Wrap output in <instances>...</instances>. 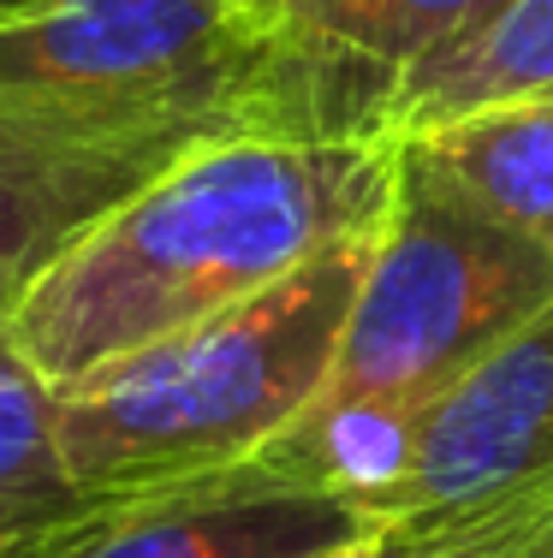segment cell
Wrapping results in <instances>:
<instances>
[{"mask_svg": "<svg viewBox=\"0 0 553 558\" xmlns=\"http://www.w3.org/2000/svg\"><path fill=\"white\" fill-rule=\"evenodd\" d=\"M399 137H232L179 155L36 279L7 339L55 392L381 232Z\"/></svg>", "mask_w": 553, "mask_h": 558, "instance_id": "cell-1", "label": "cell"}, {"mask_svg": "<svg viewBox=\"0 0 553 558\" xmlns=\"http://www.w3.org/2000/svg\"><path fill=\"white\" fill-rule=\"evenodd\" d=\"M0 119L113 149L387 137V89L250 0H55L0 31Z\"/></svg>", "mask_w": 553, "mask_h": 558, "instance_id": "cell-2", "label": "cell"}, {"mask_svg": "<svg viewBox=\"0 0 553 558\" xmlns=\"http://www.w3.org/2000/svg\"><path fill=\"white\" fill-rule=\"evenodd\" d=\"M346 238L262 298L55 392L60 470L84 499H137L256 463L334 375L369 268Z\"/></svg>", "mask_w": 553, "mask_h": 558, "instance_id": "cell-3", "label": "cell"}, {"mask_svg": "<svg viewBox=\"0 0 553 558\" xmlns=\"http://www.w3.org/2000/svg\"><path fill=\"white\" fill-rule=\"evenodd\" d=\"M548 303V250L399 137L393 208L369 244L346 339L315 404H387L423 416Z\"/></svg>", "mask_w": 553, "mask_h": 558, "instance_id": "cell-4", "label": "cell"}, {"mask_svg": "<svg viewBox=\"0 0 553 558\" xmlns=\"http://www.w3.org/2000/svg\"><path fill=\"white\" fill-rule=\"evenodd\" d=\"M553 523V303L417 416L381 558H500Z\"/></svg>", "mask_w": 553, "mask_h": 558, "instance_id": "cell-5", "label": "cell"}, {"mask_svg": "<svg viewBox=\"0 0 553 558\" xmlns=\"http://www.w3.org/2000/svg\"><path fill=\"white\" fill-rule=\"evenodd\" d=\"M363 529L351 505L244 463L167 494L89 499L12 558H315Z\"/></svg>", "mask_w": 553, "mask_h": 558, "instance_id": "cell-6", "label": "cell"}, {"mask_svg": "<svg viewBox=\"0 0 553 558\" xmlns=\"http://www.w3.org/2000/svg\"><path fill=\"white\" fill-rule=\"evenodd\" d=\"M179 155L113 149L0 119V322L96 220L161 179Z\"/></svg>", "mask_w": 553, "mask_h": 558, "instance_id": "cell-7", "label": "cell"}, {"mask_svg": "<svg viewBox=\"0 0 553 558\" xmlns=\"http://www.w3.org/2000/svg\"><path fill=\"white\" fill-rule=\"evenodd\" d=\"M553 96V0H506L494 19L434 48L399 77L387 108V137L446 125L500 101Z\"/></svg>", "mask_w": 553, "mask_h": 558, "instance_id": "cell-8", "label": "cell"}, {"mask_svg": "<svg viewBox=\"0 0 553 558\" xmlns=\"http://www.w3.org/2000/svg\"><path fill=\"white\" fill-rule=\"evenodd\" d=\"M411 143L441 172H453L489 215L518 226L553 256V96L477 108L411 131Z\"/></svg>", "mask_w": 553, "mask_h": 558, "instance_id": "cell-9", "label": "cell"}, {"mask_svg": "<svg viewBox=\"0 0 553 558\" xmlns=\"http://www.w3.org/2000/svg\"><path fill=\"white\" fill-rule=\"evenodd\" d=\"M84 505L89 499L60 470L55 387L12 351L0 322V558H12L31 535L55 529Z\"/></svg>", "mask_w": 553, "mask_h": 558, "instance_id": "cell-10", "label": "cell"}, {"mask_svg": "<svg viewBox=\"0 0 553 558\" xmlns=\"http://www.w3.org/2000/svg\"><path fill=\"white\" fill-rule=\"evenodd\" d=\"M500 7L506 0H322L292 31H304L315 48H327L351 72H363L369 84H381L393 108V89L417 60L458 43L482 19H494Z\"/></svg>", "mask_w": 553, "mask_h": 558, "instance_id": "cell-11", "label": "cell"}, {"mask_svg": "<svg viewBox=\"0 0 553 558\" xmlns=\"http://www.w3.org/2000/svg\"><path fill=\"white\" fill-rule=\"evenodd\" d=\"M250 7H256L262 19H274V24H286V31H292V24H304L322 0H250Z\"/></svg>", "mask_w": 553, "mask_h": 558, "instance_id": "cell-12", "label": "cell"}, {"mask_svg": "<svg viewBox=\"0 0 553 558\" xmlns=\"http://www.w3.org/2000/svg\"><path fill=\"white\" fill-rule=\"evenodd\" d=\"M315 558H381V535H375V529H363V535L339 541V547H327V553H315Z\"/></svg>", "mask_w": 553, "mask_h": 558, "instance_id": "cell-13", "label": "cell"}, {"mask_svg": "<svg viewBox=\"0 0 553 558\" xmlns=\"http://www.w3.org/2000/svg\"><path fill=\"white\" fill-rule=\"evenodd\" d=\"M500 558H553V523H542L536 535H524L518 547H506Z\"/></svg>", "mask_w": 553, "mask_h": 558, "instance_id": "cell-14", "label": "cell"}, {"mask_svg": "<svg viewBox=\"0 0 553 558\" xmlns=\"http://www.w3.org/2000/svg\"><path fill=\"white\" fill-rule=\"evenodd\" d=\"M55 0H0V31L7 24H19V19H36V12H48Z\"/></svg>", "mask_w": 553, "mask_h": 558, "instance_id": "cell-15", "label": "cell"}]
</instances>
